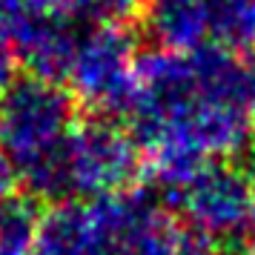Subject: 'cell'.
<instances>
[{
	"label": "cell",
	"mask_w": 255,
	"mask_h": 255,
	"mask_svg": "<svg viewBox=\"0 0 255 255\" xmlns=\"http://www.w3.org/2000/svg\"><path fill=\"white\" fill-rule=\"evenodd\" d=\"M166 207L146 189L60 201L37 227L35 255H129Z\"/></svg>",
	"instance_id": "1"
},
{
	"label": "cell",
	"mask_w": 255,
	"mask_h": 255,
	"mask_svg": "<svg viewBox=\"0 0 255 255\" xmlns=\"http://www.w3.org/2000/svg\"><path fill=\"white\" fill-rule=\"evenodd\" d=\"M66 81L92 112L127 118L138 92L135 37L124 26H92V32L78 40Z\"/></svg>",
	"instance_id": "2"
},
{
	"label": "cell",
	"mask_w": 255,
	"mask_h": 255,
	"mask_svg": "<svg viewBox=\"0 0 255 255\" xmlns=\"http://www.w3.org/2000/svg\"><path fill=\"white\" fill-rule=\"evenodd\" d=\"M0 106V143L12 169L52 149L58 140L66 138V132L75 124L72 95L60 83L43 81L35 75L9 83Z\"/></svg>",
	"instance_id": "3"
},
{
	"label": "cell",
	"mask_w": 255,
	"mask_h": 255,
	"mask_svg": "<svg viewBox=\"0 0 255 255\" xmlns=\"http://www.w3.org/2000/svg\"><path fill=\"white\" fill-rule=\"evenodd\" d=\"M172 207L215 241H238L255 230V184L241 166L207 161L178 189Z\"/></svg>",
	"instance_id": "4"
},
{
	"label": "cell",
	"mask_w": 255,
	"mask_h": 255,
	"mask_svg": "<svg viewBox=\"0 0 255 255\" xmlns=\"http://www.w3.org/2000/svg\"><path fill=\"white\" fill-rule=\"evenodd\" d=\"M72 198H98L127 189L140 169V152L129 129L106 115L72 124L66 132Z\"/></svg>",
	"instance_id": "5"
},
{
	"label": "cell",
	"mask_w": 255,
	"mask_h": 255,
	"mask_svg": "<svg viewBox=\"0 0 255 255\" xmlns=\"http://www.w3.org/2000/svg\"><path fill=\"white\" fill-rule=\"evenodd\" d=\"M12 35L17 60L29 75L43 81H66L78 49V32L72 14H26L12 23H6Z\"/></svg>",
	"instance_id": "6"
},
{
	"label": "cell",
	"mask_w": 255,
	"mask_h": 255,
	"mask_svg": "<svg viewBox=\"0 0 255 255\" xmlns=\"http://www.w3.org/2000/svg\"><path fill=\"white\" fill-rule=\"evenodd\" d=\"M140 17L158 49L189 52L207 43L204 0H140Z\"/></svg>",
	"instance_id": "7"
},
{
	"label": "cell",
	"mask_w": 255,
	"mask_h": 255,
	"mask_svg": "<svg viewBox=\"0 0 255 255\" xmlns=\"http://www.w3.org/2000/svg\"><path fill=\"white\" fill-rule=\"evenodd\" d=\"M207 37L230 52H255V0H204Z\"/></svg>",
	"instance_id": "8"
},
{
	"label": "cell",
	"mask_w": 255,
	"mask_h": 255,
	"mask_svg": "<svg viewBox=\"0 0 255 255\" xmlns=\"http://www.w3.org/2000/svg\"><path fill=\"white\" fill-rule=\"evenodd\" d=\"M129 255H224L215 238L192 227H178L169 215H163L132 244Z\"/></svg>",
	"instance_id": "9"
},
{
	"label": "cell",
	"mask_w": 255,
	"mask_h": 255,
	"mask_svg": "<svg viewBox=\"0 0 255 255\" xmlns=\"http://www.w3.org/2000/svg\"><path fill=\"white\" fill-rule=\"evenodd\" d=\"M40 212L35 198L9 195L0 198V255H35Z\"/></svg>",
	"instance_id": "10"
},
{
	"label": "cell",
	"mask_w": 255,
	"mask_h": 255,
	"mask_svg": "<svg viewBox=\"0 0 255 255\" xmlns=\"http://www.w3.org/2000/svg\"><path fill=\"white\" fill-rule=\"evenodd\" d=\"M140 12V0H69L72 20L89 26H124Z\"/></svg>",
	"instance_id": "11"
},
{
	"label": "cell",
	"mask_w": 255,
	"mask_h": 255,
	"mask_svg": "<svg viewBox=\"0 0 255 255\" xmlns=\"http://www.w3.org/2000/svg\"><path fill=\"white\" fill-rule=\"evenodd\" d=\"M26 14H69V0H0L3 23H12Z\"/></svg>",
	"instance_id": "12"
},
{
	"label": "cell",
	"mask_w": 255,
	"mask_h": 255,
	"mask_svg": "<svg viewBox=\"0 0 255 255\" xmlns=\"http://www.w3.org/2000/svg\"><path fill=\"white\" fill-rule=\"evenodd\" d=\"M17 66H20V60H17V52H14L12 35H9L6 23L0 20V92H3V89L14 81Z\"/></svg>",
	"instance_id": "13"
},
{
	"label": "cell",
	"mask_w": 255,
	"mask_h": 255,
	"mask_svg": "<svg viewBox=\"0 0 255 255\" xmlns=\"http://www.w3.org/2000/svg\"><path fill=\"white\" fill-rule=\"evenodd\" d=\"M12 186H14V169H12V163H9V158L0 152V198L9 195Z\"/></svg>",
	"instance_id": "14"
},
{
	"label": "cell",
	"mask_w": 255,
	"mask_h": 255,
	"mask_svg": "<svg viewBox=\"0 0 255 255\" xmlns=\"http://www.w3.org/2000/svg\"><path fill=\"white\" fill-rule=\"evenodd\" d=\"M241 169L247 172V178L255 184V140L250 138V143L241 149Z\"/></svg>",
	"instance_id": "15"
},
{
	"label": "cell",
	"mask_w": 255,
	"mask_h": 255,
	"mask_svg": "<svg viewBox=\"0 0 255 255\" xmlns=\"http://www.w3.org/2000/svg\"><path fill=\"white\" fill-rule=\"evenodd\" d=\"M253 129H255V106H253Z\"/></svg>",
	"instance_id": "16"
},
{
	"label": "cell",
	"mask_w": 255,
	"mask_h": 255,
	"mask_svg": "<svg viewBox=\"0 0 255 255\" xmlns=\"http://www.w3.org/2000/svg\"><path fill=\"white\" fill-rule=\"evenodd\" d=\"M0 121H3V106H0Z\"/></svg>",
	"instance_id": "17"
}]
</instances>
